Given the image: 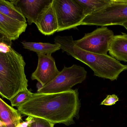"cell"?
Segmentation results:
<instances>
[{"instance_id": "14", "label": "cell", "mask_w": 127, "mask_h": 127, "mask_svg": "<svg viewBox=\"0 0 127 127\" xmlns=\"http://www.w3.org/2000/svg\"><path fill=\"white\" fill-rule=\"evenodd\" d=\"M22 44L25 49L30 50L37 53V54L51 55L61 49L60 45L58 44H52L47 42H22Z\"/></svg>"}, {"instance_id": "18", "label": "cell", "mask_w": 127, "mask_h": 127, "mask_svg": "<svg viewBox=\"0 0 127 127\" xmlns=\"http://www.w3.org/2000/svg\"><path fill=\"white\" fill-rule=\"evenodd\" d=\"M54 125L40 118L32 117V120L27 127H54Z\"/></svg>"}, {"instance_id": "7", "label": "cell", "mask_w": 127, "mask_h": 127, "mask_svg": "<svg viewBox=\"0 0 127 127\" xmlns=\"http://www.w3.org/2000/svg\"><path fill=\"white\" fill-rule=\"evenodd\" d=\"M114 36L112 31L106 27L98 28L90 33H86L78 40H74L77 47L91 53L107 54L109 46Z\"/></svg>"}, {"instance_id": "10", "label": "cell", "mask_w": 127, "mask_h": 127, "mask_svg": "<svg viewBox=\"0 0 127 127\" xmlns=\"http://www.w3.org/2000/svg\"><path fill=\"white\" fill-rule=\"evenodd\" d=\"M35 24L39 31L45 36L53 35L57 31L58 22L53 1L39 15Z\"/></svg>"}, {"instance_id": "22", "label": "cell", "mask_w": 127, "mask_h": 127, "mask_svg": "<svg viewBox=\"0 0 127 127\" xmlns=\"http://www.w3.org/2000/svg\"><path fill=\"white\" fill-rule=\"evenodd\" d=\"M43 86L40 83L38 82V84L36 85V87H37V89H37V91L41 89Z\"/></svg>"}, {"instance_id": "24", "label": "cell", "mask_w": 127, "mask_h": 127, "mask_svg": "<svg viewBox=\"0 0 127 127\" xmlns=\"http://www.w3.org/2000/svg\"><path fill=\"white\" fill-rule=\"evenodd\" d=\"M122 26L126 28V30H127V22H125V23H124V24L122 25Z\"/></svg>"}, {"instance_id": "11", "label": "cell", "mask_w": 127, "mask_h": 127, "mask_svg": "<svg viewBox=\"0 0 127 127\" xmlns=\"http://www.w3.org/2000/svg\"><path fill=\"white\" fill-rule=\"evenodd\" d=\"M27 27V23L12 19L0 13V31L11 41L18 39Z\"/></svg>"}, {"instance_id": "5", "label": "cell", "mask_w": 127, "mask_h": 127, "mask_svg": "<svg viewBox=\"0 0 127 127\" xmlns=\"http://www.w3.org/2000/svg\"><path fill=\"white\" fill-rule=\"evenodd\" d=\"M87 72L83 67L73 65L64 68L60 73L49 83L44 86L37 93H57L71 90L74 86L86 80Z\"/></svg>"}, {"instance_id": "4", "label": "cell", "mask_w": 127, "mask_h": 127, "mask_svg": "<svg viewBox=\"0 0 127 127\" xmlns=\"http://www.w3.org/2000/svg\"><path fill=\"white\" fill-rule=\"evenodd\" d=\"M127 22V0H111L106 6L86 16L80 25L122 26Z\"/></svg>"}, {"instance_id": "1", "label": "cell", "mask_w": 127, "mask_h": 127, "mask_svg": "<svg viewBox=\"0 0 127 127\" xmlns=\"http://www.w3.org/2000/svg\"><path fill=\"white\" fill-rule=\"evenodd\" d=\"M80 107L77 89H71L60 93H33L17 108L21 115L42 119L54 125L69 126L78 116Z\"/></svg>"}, {"instance_id": "13", "label": "cell", "mask_w": 127, "mask_h": 127, "mask_svg": "<svg viewBox=\"0 0 127 127\" xmlns=\"http://www.w3.org/2000/svg\"><path fill=\"white\" fill-rule=\"evenodd\" d=\"M0 120L6 127H19L21 114L0 98Z\"/></svg>"}, {"instance_id": "12", "label": "cell", "mask_w": 127, "mask_h": 127, "mask_svg": "<svg viewBox=\"0 0 127 127\" xmlns=\"http://www.w3.org/2000/svg\"><path fill=\"white\" fill-rule=\"evenodd\" d=\"M111 56L119 61L127 62V34L114 36L109 48Z\"/></svg>"}, {"instance_id": "8", "label": "cell", "mask_w": 127, "mask_h": 127, "mask_svg": "<svg viewBox=\"0 0 127 127\" xmlns=\"http://www.w3.org/2000/svg\"><path fill=\"white\" fill-rule=\"evenodd\" d=\"M37 55L38 66L32 74L31 78L32 80H36L44 86L53 80L60 71L57 68L55 59L51 55Z\"/></svg>"}, {"instance_id": "23", "label": "cell", "mask_w": 127, "mask_h": 127, "mask_svg": "<svg viewBox=\"0 0 127 127\" xmlns=\"http://www.w3.org/2000/svg\"><path fill=\"white\" fill-rule=\"evenodd\" d=\"M0 127H6L4 124L0 120Z\"/></svg>"}, {"instance_id": "15", "label": "cell", "mask_w": 127, "mask_h": 127, "mask_svg": "<svg viewBox=\"0 0 127 127\" xmlns=\"http://www.w3.org/2000/svg\"><path fill=\"white\" fill-rule=\"evenodd\" d=\"M0 13L12 19L27 23L26 18L19 9L14 5L12 0H0Z\"/></svg>"}, {"instance_id": "17", "label": "cell", "mask_w": 127, "mask_h": 127, "mask_svg": "<svg viewBox=\"0 0 127 127\" xmlns=\"http://www.w3.org/2000/svg\"><path fill=\"white\" fill-rule=\"evenodd\" d=\"M33 94L28 89L19 92L10 101L12 106L17 107L20 106L28 100Z\"/></svg>"}, {"instance_id": "2", "label": "cell", "mask_w": 127, "mask_h": 127, "mask_svg": "<svg viewBox=\"0 0 127 127\" xmlns=\"http://www.w3.org/2000/svg\"><path fill=\"white\" fill-rule=\"evenodd\" d=\"M54 42L60 45L63 52L88 66L94 75L98 77L116 80L122 72L127 70V65L108 54L94 53L77 47L72 36H57L54 38Z\"/></svg>"}, {"instance_id": "21", "label": "cell", "mask_w": 127, "mask_h": 127, "mask_svg": "<svg viewBox=\"0 0 127 127\" xmlns=\"http://www.w3.org/2000/svg\"><path fill=\"white\" fill-rule=\"evenodd\" d=\"M11 46L7 44L4 42L0 43V51L3 53H6L10 50Z\"/></svg>"}, {"instance_id": "3", "label": "cell", "mask_w": 127, "mask_h": 127, "mask_svg": "<svg viewBox=\"0 0 127 127\" xmlns=\"http://www.w3.org/2000/svg\"><path fill=\"white\" fill-rule=\"evenodd\" d=\"M25 65L22 55L12 48L6 53L0 51V95L2 97L10 101L19 92L28 89Z\"/></svg>"}, {"instance_id": "20", "label": "cell", "mask_w": 127, "mask_h": 127, "mask_svg": "<svg viewBox=\"0 0 127 127\" xmlns=\"http://www.w3.org/2000/svg\"><path fill=\"white\" fill-rule=\"evenodd\" d=\"M0 42H4L10 46L12 44V41L9 39L5 34L0 31Z\"/></svg>"}, {"instance_id": "16", "label": "cell", "mask_w": 127, "mask_h": 127, "mask_svg": "<svg viewBox=\"0 0 127 127\" xmlns=\"http://www.w3.org/2000/svg\"><path fill=\"white\" fill-rule=\"evenodd\" d=\"M83 10L85 16L92 14L109 4L111 0H75Z\"/></svg>"}, {"instance_id": "6", "label": "cell", "mask_w": 127, "mask_h": 127, "mask_svg": "<svg viewBox=\"0 0 127 127\" xmlns=\"http://www.w3.org/2000/svg\"><path fill=\"white\" fill-rule=\"evenodd\" d=\"M53 3L58 22L57 32L76 28L86 17L75 0H53Z\"/></svg>"}, {"instance_id": "19", "label": "cell", "mask_w": 127, "mask_h": 127, "mask_svg": "<svg viewBox=\"0 0 127 127\" xmlns=\"http://www.w3.org/2000/svg\"><path fill=\"white\" fill-rule=\"evenodd\" d=\"M119 100L118 96L115 94L108 95L106 98L101 103V105L111 106L115 105Z\"/></svg>"}, {"instance_id": "9", "label": "cell", "mask_w": 127, "mask_h": 127, "mask_svg": "<svg viewBox=\"0 0 127 127\" xmlns=\"http://www.w3.org/2000/svg\"><path fill=\"white\" fill-rule=\"evenodd\" d=\"M53 0H12L25 18L28 24H35L39 15L50 5Z\"/></svg>"}]
</instances>
